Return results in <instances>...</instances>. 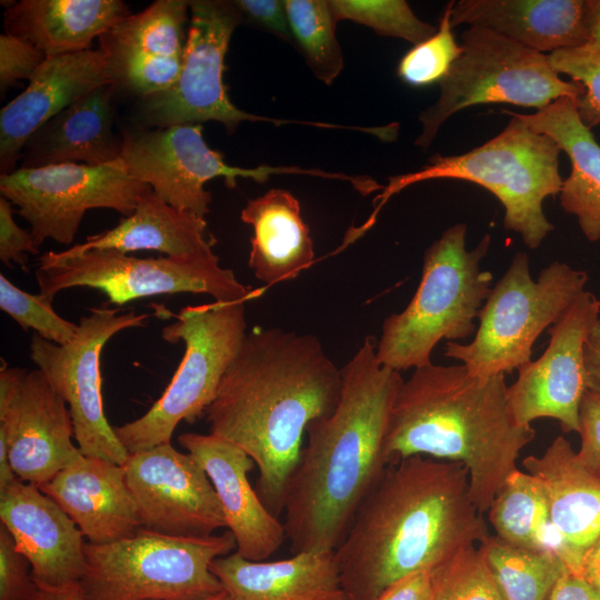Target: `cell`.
Segmentation results:
<instances>
[{
	"mask_svg": "<svg viewBox=\"0 0 600 600\" xmlns=\"http://www.w3.org/2000/svg\"><path fill=\"white\" fill-rule=\"evenodd\" d=\"M431 570H420L391 584L377 600H431Z\"/></svg>",
	"mask_w": 600,
	"mask_h": 600,
	"instance_id": "obj_45",
	"label": "cell"
},
{
	"mask_svg": "<svg viewBox=\"0 0 600 600\" xmlns=\"http://www.w3.org/2000/svg\"><path fill=\"white\" fill-rule=\"evenodd\" d=\"M182 448L206 471L220 500L237 552L251 561H264L287 538L283 522L273 516L250 484L256 466L239 447L212 433L186 432L178 437Z\"/></svg>",
	"mask_w": 600,
	"mask_h": 600,
	"instance_id": "obj_22",
	"label": "cell"
},
{
	"mask_svg": "<svg viewBox=\"0 0 600 600\" xmlns=\"http://www.w3.org/2000/svg\"><path fill=\"white\" fill-rule=\"evenodd\" d=\"M36 278L42 296L53 301L62 290L88 287L108 302L122 306L159 294L203 293L214 301H250L262 293L220 266L212 251L183 257L138 258L114 250L79 254L47 251L38 259Z\"/></svg>",
	"mask_w": 600,
	"mask_h": 600,
	"instance_id": "obj_11",
	"label": "cell"
},
{
	"mask_svg": "<svg viewBox=\"0 0 600 600\" xmlns=\"http://www.w3.org/2000/svg\"><path fill=\"white\" fill-rule=\"evenodd\" d=\"M583 6L584 0H459L452 2L451 23L486 28L552 53L587 43Z\"/></svg>",
	"mask_w": 600,
	"mask_h": 600,
	"instance_id": "obj_27",
	"label": "cell"
},
{
	"mask_svg": "<svg viewBox=\"0 0 600 600\" xmlns=\"http://www.w3.org/2000/svg\"><path fill=\"white\" fill-rule=\"evenodd\" d=\"M34 588L28 559L0 523V600H29Z\"/></svg>",
	"mask_w": 600,
	"mask_h": 600,
	"instance_id": "obj_40",
	"label": "cell"
},
{
	"mask_svg": "<svg viewBox=\"0 0 600 600\" xmlns=\"http://www.w3.org/2000/svg\"><path fill=\"white\" fill-rule=\"evenodd\" d=\"M241 220L253 230L248 264L266 284L289 280L313 262L309 228L298 199L289 191L271 189L249 200Z\"/></svg>",
	"mask_w": 600,
	"mask_h": 600,
	"instance_id": "obj_31",
	"label": "cell"
},
{
	"mask_svg": "<svg viewBox=\"0 0 600 600\" xmlns=\"http://www.w3.org/2000/svg\"><path fill=\"white\" fill-rule=\"evenodd\" d=\"M549 56L552 68L579 83L584 93L577 101L581 121L589 128L600 124V49L579 47L554 51Z\"/></svg>",
	"mask_w": 600,
	"mask_h": 600,
	"instance_id": "obj_39",
	"label": "cell"
},
{
	"mask_svg": "<svg viewBox=\"0 0 600 600\" xmlns=\"http://www.w3.org/2000/svg\"><path fill=\"white\" fill-rule=\"evenodd\" d=\"M336 20H351L377 34L406 40L413 46L437 28L419 19L404 0H329Z\"/></svg>",
	"mask_w": 600,
	"mask_h": 600,
	"instance_id": "obj_35",
	"label": "cell"
},
{
	"mask_svg": "<svg viewBox=\"0 0 600 600\" xmlns=\"http://www.w3.org/2000/svg\"><path fill=\"white\" fill-rule=\"evenodd\" d=\"M600 317V300L583 291L553 323L543 353L518 369L507 389L510 411L518 424L530 427L540 418L560 423L564 433L580 431V409L587 392L584 343Z\"/></svg>",
	"mask_w": 600,
	"mask_h": 600,
	"instance_id": "obj_16",
	"label": "cell"
},
{
	"mask_svg": "<svg viewBox=\"0 0 600 600\" xmlns=\"http://www.w3.org/2000/svg\"><path fill=\"white\" fill-rule=\"evenodd\" d=\"M466 223L447 228L424 251L419 287L408 306L388 316L377 341L379 362L398 372L431 363L442 340L474 336V319L490 293L492 273L481 269L491 236L470 251Z\"/></svg>",
	"mask_w": 600,
	"mask_h": 600,
	"instance_id": "obj_5",
	"label": "cell"
},
{
	"mask_svg": "<svg viewBox=\"0 0 600 600\" xmlns=\"http://www.w3.org/2000/svg\"><path fill=\"white\" fill-rule=\"evenodd\" d=\"M150 189L129 173L121 158L102 166L64 163L0 174L1 197L18 208L39 248L47 239L70 246L88 210L130 216Z\"/></svg>",
	"mask_w": 600,
	"mask_h": 600,
	"instance_id": "obj_14",
	"label": "cell"
},
{
	"mask_svg": "<svg viewBox=\"0 0 600 600\" xmlns=\"http://www.w3.org/2000/svg\"><path fill=\"white\" fill-rule=\"evenodd\" d=\"M232 550L229 530L182 538L140 529L116 542H86L79 588L84 600H200L224 590L210 563Z\"/></svg>",
	"mask_w": 600,
	"mask_h": 600,
	"instance_id": "obj_9",
	"label": "cell"
},
{
	"mask_svg": "<svg viewBox=\"0 0 600 600\" xmlns=\"http://www.w3.org/2000/svg\"><path fill=\"white\" fill-rule=\"evenodd\" d=\"M577 574L600 591V538L584 552Z\"/></svg>",
	"mask_w": 600,
	"mask_h": 600,
	"instance_id": "obj_48",
	"label": "cell"
},
{
	"mask_svg": "<svg viewBox=\"0 0 600 600\" xmlns=\"http://www.w3.org/2000/svg\"><path fill=\"white\" fill-rule=\"evenodd\" d=\"M231 600H348L334 551L251 561L237 551L210 563Z\"/></svg>",
	"mask_w": 600,
	"mask_h": 600,
	"instance_id": "obj_25",
	"label": "cell"
},
{
	"mask_svg": "<svg viewBox=\"0 0 600 600\" xmlns=\"http://www.w3.org/2000/svg\"><path fill=\"white\" fill-rule=\"evenodd\" d=\"M37 247L30 230L19 227L13 218L12 204L0 198V260L4 266L19 264L23 269L29 254H37Z\"/></svg>",
	"mask_w": 600,
	"mask_h": 600,
	"instance_id": "obj_42",
	"label": "cell"
},
{
	"mask_svg": "<svg viewBox=\"0 0 600 600\" xmlns=\"http://www.w3.org/2000/svg\"><path fill=\"white\" fill-rule=\"evenodd\" d=\"M507 389L504 374L473 376L462 363L414 369L394 399L387 464L413 456L459 462L467 468L476 508L488 512L536 436L531 426L514 420Z\"/></svg>",
	"mask_w": 600,
	"mask_h": 600,
	"instance_id": "obj_4",
	"label": "cell"
},
{
	"mask_svg": "<svg viewBox=\"0 0 600 600\" xmlns=\"http://www.w3.org/2000/svg\"><path fill=\"white\" fill-rule=\"evenodd\" d=\"M39 488L72 519L87 542H116L142 529L122 466L81 454Z\"/></svg>",
	"mask_w": 600,
	"mask_h": 600,
	"instance_id": "obj_24",
	"label": "cell"
},
{
	"mask_svg": "<svg viewBox=\"0 0 600 600\" xmlns=\"http://www.w3.org/2000/svg\"><path fill=\"white\" fill-rule=\"evenodd\" d=\"M213 244L204 218L170 206L150 189L134 211L116 227L63 251L79 254L91 250L122 253L151 250L168 257H183L212 252Z\"/></svg>",
	"mask_w": 600,
	"mask_h": 600,
	"instance_id": "obj_30",
	"label": "cell"
},
{
	"mask_svg": "<svg viewBox=\"0 0 600 600\" xmlns=\"http://www.w3.org/2000/svg\"><path fill=\"white\" fill-rule=\"evenodd\" d=\"M522 466L540 481L558 556L577 574L584 552L600 538V480L562 436L542 456L526 457Z\"/></svg>",
	"mask_w": 600,
	"mask_h": 600,
	"instance_id": "obj_23",
	"label": "cell"
},
{
	"mask_svg": "<svg viewBox=\"0 0 600 600\" xmlns=\"http://www.w3.org/2000/svg\"><path fill=\"white\" fill-rule=\"evenodd\" d=\"M508 124L486 143L454 156L436 154L410 173L389 178L376 200L379 207L402 189L431 179H458L491 192L504 209L503 226L518 233L530 249L541 246L553 224L543 211V201L560 193L562 152L549 136L536 132L520 119Z\"/></svg>",
	"mask_w": 600,
	"mask_h": 600,
	"instance_id": "obj_6",
	"label": "cell"
},
{
	"mask_svg": "<svg viewBox=\"0 0 600 600\" xmlns=\"http://www.w3.org/2000/svg\"><path fill=\"white\" fill-rule=\"evenodd\" d=\"M189 11V1L157 0L99 37L116 92L139 100L176 82L183 61Z\"/></svg>",
	"mask_w": 600,
	"mask_h": 600,
	"instance_id": "obj_19",
	"label": "cell"
},
{
	"mask_svg": "<svg viewBox=\"0 0 600 600\" xmlns=\"http://www.w3.org/2000/svg\"><path fill=\"white\" fill-rule=\"evenodd\" d=\"M29 600H84L79 583L66 588H43L36 584Z\"/></svg>",
	"mask_w": 600,
	"mask_h": 600,
	"instance_id": "obj_50",
	"label": "cell"
},
{
	"mask_svg": "<svg viewBox=\"0 0 600 600\" xmlns=\"http://www.w3.org/2000/svg\"><path fill=\"white\" fill-rule=\"evenodd\" d=\"M47 56L27 41L8 34L0 36V91L4 94L20 80L33 77Z\"/></svg>",
	"mask_w": 600,
	"mask_h": 600,
	"instance_id": "obj_41",
	"label": "cell"
},
{
	"mask_svg": "<svg viewBox=\"0 0 600 600\" xmlns=\"http://www.w3.org/2000/svg\"><path fill=\"white\" fill-rule=\"evenodd\" d=\"M376 349L367 337L341 369L336 409L307 428L283 509L293 553L334 551L388 467L384 443L403 379L379 362Z\"/></svg>",
	"mask_w": 600,
	"mask_h": 600,
	"instance_id": "obj_3",
	"label": "cell"
},
{
	"mask_svg": "<svg viewBox=\"0 0 600 600\" xmlns=\"http://www.w3.org/2000/svg\"><path fill=\"white\" fill-rule=\"evenodd\" d=\"M531 130L553 139L571 171L559 193L564 212L576 217L584 238L600 241V143L580 119L577 101L560 98L533 113L511 111Z\"/></svg>",
	"mask_w": 600,
	"mask_h": 600,
	"instance_id": "obj_28",
	"label": "cell"
},
{
	"mask_svg": "<svg viewBox=\"0 0 600 600\" xmlns=\"http://www.w3.org/2000/svg\"><path fill=\"white\" fill-rule=\"evenodd\" d=\"M293 43L313 74L330 86L343 69L329 0H284Z\"/></svg>",
	"mask_w": 600,
	"mask_h": 600,
	"instance_id": "obj_34",
	"label": "cell"
},
{
	"mask_svg": "<svg viewBox=\"0 0 600 600\" xmlns=\"http://www.w3.org/2000/svg\"><path fill=\"white\" fill-rule=\"evenodd\" d=\"M488 514L496 537L503 542L516 548L548 550L558 554L544 490L529 472L518 469L508 477Z\"/></svg>",
	"mask_w": 600,
	"mask_h": 600,
	"instance_id": "obj_32",
	"label": "cell"
},
{
	"mask_svg": "<svg viewBox=\"0 0 600 600\" xmlns=\"http://www.w3.org/2000/svg\"><path fill=\"white\" fill-rule=\"evenodd\" d=\"M112 84L100 48L47 57L28 87L0 112V172L16 170L31 136L92 90Z\"/></svg>",
	"mask_w": 600,
	"mask_h": 600,
	"instance_id": "obj_21",
	"label": "cell"
},
{
	"mask_svg": "<svg viewBox=\"0 0 600 600\" xmlns=\"http://www.w3.org/2000/svg\"><path fill=\"white\" fill-rule=\"evenodd\" d=\"M121 159L129 173L148 184L170 206L204 218L210 211L211 193L204 184L221 177L227 188H234L238 178L264 183L273 174H306L343 179L339 172L300 167L230 166L219 151L204 141L202 124L186 123L167 128L127 129L121 134Z\"/></svg>",
	"mask_w": 600,
	"mask_h": 600,
	"instance_id": "obj_13",
	"label": "cell"
},
{
	"mask_svg": "<svg viewBox=\"0 0 600 600\" xmlns=\"http://www.w3.org/2000/svg\"><path fill=\"white\" fill-rule=\"evenodd\" d=\"M583 24L587 33L584 47L600 49V0H584Z\"/></svg>",
	"mask_w": 600,
	"mask_h": 600,
	"instance_id": "obj_49",
	"label": "cell"
},
{
	"mask_svg": "<svg viewBox=\"0 0 600 600\" xmlns=\"http://www.w3.org/2000/svg\"><path fill=\"white\" fill-rule=\"evenodd\" d=\"M341 369L310 333L254 328L206 411L210 432L242 449L259 470L256 491L279 518L309 423L329 416Z\"/></svg>",
	"mask_w": 600,
	"mask_h": 600,
	"instance_id": "obj_1",
	"label": "cell"
},
{
	"mask_svg": "<svg viewBox=\"0 0 600 600\" xmlns=\"http://www.w3.org/2000/svg\"><path fill=\"white\" fill-rule=\"evenodd\" d=\"M0 433L17 478L38 487L82 454L66 401L38 369L2 362Z\"/></svg>",
	"mask_w": 600,
	"mask_h": 600,
	"instance_id": "obj_17",
	"label": "cell"
},
{
	"mask_svg": "<svg viewBox=\"0 0 600 600\" xmlns=\"http://www.w3.org/2000/svg\"><path fill=\"white\" fill-rule=\"evenodd\" d=\"M0 308L23 330L32 329L42 339L57 344L70 342L78 331V324L53 310L51 300L41 293L26 292L3 274H0Z\"/></svg>",
	"mask_w": 600,
	"mask_h": 600,
	"instance_id": "obj_38",
	"label": "cell"
},
{
	"mask_svg": "<svg viewBox=\"0 0 600 600\" xmlns=\"http://www.w3.org/2000/svg\"><path fill=\"white\" fill-rule=\"evenodd\" d=\"M149 313L91 308L80 318L76 337L57 344L33 333L30 358L66 401L81 453L122 466L129 453L106 418L102 399L101 353L118 332L144 327Z\"/></svg>",
	"mask_w": 600,
	"mask_h": 600,
	"instance_id": "obj_15",
	"label": "cell"
},
{
	"mask_svg": "<svg viewBox=\"0 0 600 600\" xmlns=\"http://www.w3.org/2000/svg\"><path fill=\"white\" fill-rule=\"evenodd\" d=\"M129 14L121 0H21L6 8L3 26L52 57L90 50L94 38Z\"/></svg>",
	"mask_w": 600,
	"mask_h": 600,
	"instance_id": "obj_29",
	"label": "cell"
},
{
	"mask_svg": "<svg viewBox=\"0 0 600 600\" xmlns=\"http://www.w3.org/2000/svg\"><path fill=\"white\" fill-rule=\"evenodd\" d=\"M461 40L460 56L439 82V98L419 114L422 129L414 144L423 150L440 127L466 108L510 103L537 111L564 97L578 101L584 93L582 86L560 77L548 54L492 30L470 27Z\"/></svg>",
	"mask_w": 600,
	"mask_h": 600,
	"instance_id": "obj_10",
	"label": "cell"
},
{
	"mask_svg": "<svg viewBox=\"0 0 600 600\" xmlns=\"http://www.w3.org/2000/svg\"><path fill=\"white\" fill-rule=\"evenodd\" d=\"M549 600H600V591L582 577L568 572L559 579Z\"/></svg>",
	"mask_w": 600,
	"mask_h": 600,
	"instance_id": "obj_47",
	"label": "cell"
},
{
	"mask_svg": "<svg viewBox=\"0 0 600 600\" xmlns=\"http://www.w3.org/2000/svg\"><path fill=\"white\" fill-rule=\"evenodd\" d=\"M200 600H231V598L229 597V594L223 590L222 592L220 593H217L214 596H211V597H208V598H203V599H200Z\"/></svg>",
	"mask_w": 600,
	"mask_h": 600,
	"instance_id": "obj_52",
	"label": "cell"
},
{
	"mask_svg": "<svg viewBox=\"0 0 600 600\" xmlns=\"http://www.w3.org/2000/svg\"><path fill=\"white\" fill-rule=\"evenodd\" d=\"M248 301H213L186 306L161 330L169 343L182 342L183 357L168 387L150 409L136 420L116 427L128 453L170 443L182 421L206 414L219 384L247 336Z\"/></svg>",
	"mask_w": 600,
	"mask_h": 600,
	"instance_id": "obj_7",
	"label": "cell"
},
{
	"mask_svg": "<svg viewBox=\"0 0 600 600\" xmlns=\"http://www.w3.org/2000/svg\"><path fill=\"white\" fill-rule=\"evenodd\" d=\"M122 467L142 529L171 537L206 538L227 527L206 471L171 442L129 453Z\"/></svg>",
	"mask_w": 600,
	"mask_h": 600,
	"instance_id": "obj_18",
	"label": "cell"
},
{
	"mask_svg": "<svg viewBox=\"0 0 600 600\" xmlns=\"http://www.w3.org/2000/svg\"><path fill=\"white\" fill-rule=\"evenodd\" d=\"M581 463L600 480V400L586 392L580 409Z\"/></svg>",
	"mask_w": 600,
	"mask_h": 600,
	"instance_id": "obj_43",
	"label": "cell"
},
{
	"mask_svg": "<svg viewBox=\"0 0 600 600\" xmlns=\"http://www.w3.org/2000/svg\"><path fill=\"white\" fill-rule=\"evenodd\" d=\"M583 358L587 391L600 400V317L584 343Z\"/></svg>",
	"mask_w": 600,
	"mask_h": 600,
	"instance_id": "obj_46",
	"label": "cell"
},
{
	"mask_svg": "<svg viewBox=\"0 0 600 600\" xmlns=\"http://www.w3.org/2000/svg\"><path fill=\"white\" fill-rule=\"evenodd\" d=\"M0 521L31 566L34 583L66 588L86 571L83 534L38 486L14 481L0 490Z\"/></svg>",
	"mask_w": 600,
	"mask_h": 600,
	"instance_id": "obj_20",
	"label": "cell"
},
{
	"mask_svg": "<svg viewBox=\"0 0 600 600\" xmlns=\"http://www.w3.org/2000/svg\"><path fill=\"white\" fill-rule=\"evenodd\" d=\"M479 547L504 600H549L559 579L571 572L553 551L516 548L496 536Z\"/></svg>",
	"mask_w": 600,
	"mask_h": 600,
	"instance_id": "obj_33",
	"label": "cell"
},
{
	"mask_svg": "<svg viewBox=\"0 0 600 600\" xmlns=\"http://www.w3.org/2000/svg\"><path fill=\"white\" fill-rule=\"evenodd\" d=\"M242 14L258 28L293 43L284 1L280 0H233Z\"/></svg>",
	"mask_w": 600,
	"mask_h": 600,
	"instance_id": "obj_44",
	"label": "cell"
},
{
	"mask_svg": "<svg viewBox=\"0 0 600 600\" xmlns=\"http://www.w3.org/2000/svg\"><path fill=\"white\" fill-rule=\"evenodd\" d=\"M587 283L586 271L559 261L543 268L534 280L528 256L516 252L479 312L473 339L448 341L444 356L479 377L518 370L531 360L537 338L561 318Z\"/></svg>",
	"mask_w": 600,
	"mask_h": 600,
	"instance_id": "obj_8",
	"label": "cell"
},
{
	"mask_svg": "<svg viewBox=\"0 0 600 600\" xmlns=\"http://www.w3.org/2000/svg\"><path fill=\"white\" fill-rule=\"evenodd\" d=\"M18 478L12 469L8 443L4 434L0 433V490L17 481Z\"/></svg>",
	"mask_w": 600,
	"mask_h": 600,
	"instance_id": "obj_51",
	"label": "cell"
},
{
	"mask_svg": "<svg viewBox=\"0 0 600 600\" xmlns=\"http://www.w3.org/2000/svg\"><path fill=\"white\" fill-rule=\"evenodd\" d=\"M190 20L183 61L176 82L168 89L139 99L133 120L140 128L216 121L228 133L241 122L300 123L332 128V123L273 119L239 109L223 82L224 58L231 37L243 21L233 1H189Z\"/></svg>",
	"mask_w": 600,
	"mask_h": 600,
	"instance_id": "obj_12",
	"label": "cell"
},
{
	"mask_svg": "<svg viewBox=\"0 0 600 600\" xmlns=\"http://www.w3.org/2000/svg\"><path fill=\"white\" fill-rule=\"evenodd\" d=\"M431 600H504L479 546L431 571Z\"/></svg>",
	"mask_w": 600,
	"mask_h": 600,
	"instance_id": "obj_36",
	"label": "cell"
},
{
	"mask_svg": "<svg viewBox=\"0 0 600 600\" xmlns=\"http://www.w3.org/2000/svg\"><path fill=\"white\" fill-rule=\"evenodd\" d=\"M112 84L99 87L44 123L24 144L20 168L102 166L121 158L113 132Z\"/></svg>",
	"mask_w": 600,
	"mask_h": 600,
	"instance_id": "obj_26",
	"label": "cell"
},
{
	"mask_svg": "<svg viewBox=\"0 0 600 600\" xmlns=\"http://www.w3.org/2000/svg\"><path fill=\"white\" fill-rule=\"evenodd\" d=\"M452 2L446 6L434 34L414 44L400 59L397 73L404 83L412 87L439 83L460 56L461 47L452 31Z\"/></svg>",
	"mask_w": 600,
	"mask_h": 600,
	"instance_id": "obj_37",
	"label": "cell"
},
{
	"mask_svg": "<svg viewBox=\"0 0 600 600\" xmlns=\"http://www.w3.org/2000/svg\"><path fill=\"white\" fill-rule=\"evenodd\" d=\"M467 468L413 456L387 467L334 550L348 600H377L398 580L434 570L488 537Z\"/></svg>",
	"mask_w": 600,
	"mask_h": 600,
	"instance_id": "obj_2",
	"label": "cell"
}]
</instances>
